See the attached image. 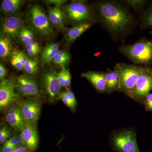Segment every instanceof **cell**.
<instances>
[{
	"label": "cell",
	"mask_w": 152,
	"mask_h": 152,
	"mask_svg": "<svg viewBox=\"0 0 152 152\" xmlns=\"http://www.w3.org/2000/svg\"><path fill=\"white\" fill-rule=\"evenodd\" d=\"M71 83V75L69 70L66 69L65 73L64 87L67 88L70 86Z\"/></svg>",
	"instance_id": "obj_35"
},
{
	"label": "cell",
	"mask_w": 152,
	"mask_h": 152,
	"mask_svg": "<svg viewBox=\"0 0 152 152\" xmlns=\"http://www.w3.org/2000/svg\"><path fill=\"white\" fill-rule=\"evenodd\" d=\"M98 18L111 34H124L134 23L130 13L124 6L113 1H100L96 5Z\"/></svg>",
	"instance_id": "obj_1"
},
{
	"label": "cell",
	"mask_w": 152,
	"mask_h": 152,
	"mask_svg": "<svg viewBox=\"0 0 152 152\" xmlns=\"http://www.w3.org/2000/svg\"><path fill=\"white\" fill-rule=\"evenodd\" d=\"M140 28L142 29H152V2L147 6L146 9L142 15Z\"/></svg>",
	"instance_id": "obj_26"
},
{
	"label": "cell",
	"mask_w": 152,
	"mask_h": 152,
	"mask_svg": "<svg viewBox=\"0 0 152 152\" xmlns=\"http://www.w3.org/2000/svg\"><path fill=\"white\" fill-rule=\"evenodd\" d=\"M39 63L35 58L26 56L24 70L26 74L31 77L37 75L39 72Z\"/></svg>",
	"instance_id": "obj_22"
},
{
	"label": "cell",
	"mask_w": 152,
	"mask_h": 152,
	"mask_svg": "<svg viewBox=\"0 0 152 152\" xmlns=\"http://www.w3.org/2000/svg\"><path fill=\"white\" fill-rule=\"evenodd\" d=\"M26 58V56L23 52L18 50L14 52L10 58V61L13 67L18 70L21 71L23 69Z\"/></svg>",
	"instance_id": "obj_24"
},
{
	"label": "cell",
	"mask_w": 152,
	"mask_h": 152,
	"mask_svg": "<svg viewBox=\"0 0 152 152\" xmlns=\"http://www.w3.org/2000/svg\"><path fill=\"white\" fill-rule=\"evenodd\" d=\"M24 26L21 12L1 18V34L7 36L12 41L18 40L19 33Z\"/></svg>",
	"instance_id": "obj_9"
},
{
	"label": "cell",
	"mask_w": 152,
	"mask_h": 152,
	"mask_svg": "<svg viewBox=\"0 0 152 152\" xmlns=\"http://www.w3.org/2000/svg\"><path fill=\"white\" fill-rule=\"evenodd\" d=\"M28 56L30 57L35 58L37 56L42 52L41 48H30V47H25Z\"/></svg>",
	"instance_id": "obj_30"
},
{
	"label": "cell",
	"mask_w": 152,
	"mask_h": 152,
	"mask_svg": "<svg viewBox=\"0 0 152 152\" xmlns=\"http://www.w3.org/2000/svg\"><path fill=\"white\" fill-rule=\"evenodd\" d=\"M21 95L15 85V79L7 78L1 81L0 83V110H7L20 102Z\"/></svg>",
	"instance_id": "obj_7"
},
{
	"label": "cell",
	"mask_w": 152,
	"mask_h": 152,
	"mask_svg": "<svg viewBox=\"0 0 152 152\" xmlns=\"http://www.w3.org/2000/svg\"><path fill=\"white\" fill-rule=\"evenodd\" d=\"M92 25L93 23H84L65 29L64 39L68 43L73 42L85 32L89 29Z\"/></svg>",
	"instance_id": "obj_17"
},
{
	"label": "cell",
	"mask_w": 152,
	"mask_h": 152,
	"mask_svg": "<svg viewBox=\"0 0 152 152\" xmlns=\"http://www.w3.org/2000/svg\"><path fill=\"white\" fill-rule=\"evenodd\" d=\"M71 56L68 51L65 50H59L57 53L53 62L61 68H66L70 61Z\"/></svg>",
	"instance_id": "obj_25"
},
{
	"label": "cell",
	"mask_w": 152,
	"mask_h": 152,
	"mask_svg": "<svg viewBox=\"0 0 152 152\" xmlns=\"http://www.w3.org/2000/svg\"><path fill=\"white\" fill-rule=\"evenodd\" d=\"M65 92L66 94L67 95L69 99L73 103L77 104V101H76L75 97V96L74 94L69 89H68Z\"/></svg>",
	"instance_id": "obj_36"
},
{
	"label": "cell",
	"mask_w": 152,
	"mask_h": 152,
	"mask_svg": "<svg viewBox=\"0 0 152 152\" xmlns=\"http://www.w3.org/2000/svg\"><path fill=\"white\" fill-rule=\"evenodd\" d=\"M62 10L66 21L72 24L93 23V12L89 6L84 1H75L64 6Z\"/></svg>",
	"instance_id": "obj_5"
},
{
	"label": "cell",
	"mask_w": 152,
	"mask_h": 152,
	"mask_svg": "<svg viewBox=\"0 0 152 152\" xmlns=\"http://www.w3.org/2000/svg\"><path fill=\"white\" fill-rule=\"evenodd\" d=\"M40 83L43 91L49 101L54 102L58 100L62 87L58 73L52 70L46 71L41 75Z\"/></svg>",
	"instance_id": "obj_10"
},
{
	"label": "cell",
	"mask_w": 152,
	"mask_h": 152,
	"mask_svg": "<svg viewBox=\"0 0 152 152\" xmlns=\"http://www.w3.org/2000/svg\"><path fill=\"white\" fill-rule=\"evenodd\" d=\"M150 33L151 34L152 36V31H150Z\"/></svg>",
	"instance_id": "obj_38"
},
{
	"label": "cell",
	"mask_w": 152,
	"mask_h": 152,
	"mask_svg": "<svg viewBox=\"0 0 152 152\" xmlns=\"http://www.w3.org/2000/svg\"><path fill=\"white\" fill-rule=\"evenodd\" d=\"M7 70L1 62L0 63V80L1 81L6 78L7 75Z\"/></svg>",
	"instance_id": "obj_34"
},
{
	"label": "cell",
	"mask_w": 152,
	"mask_h": 152,
	"mask_svg": "<svg viewBox=\"0 0 152 152\" xmlns=\"http://www.w3.org/2000/svg\"><path fill=\"white\" fill-rule=\"evenodd\" d=\"M11 136L10 131L7 126H3L0 130V143H4Z\"/></svg>",
	"instance_id": "obj_29"
},
{
	"label": "cell",
	"mask_w": 152,
	"mask_h": 152,
	"mask_svg": "<svg viewBox=\"0 0 152 152\" xmlns=\"http://www.w3.org/2000/svg\"><path fill=\"white\" fill-rule=\"evenodd\" d=\"M110 141L113 149L117 152H140L134 129L126 128L114 131Z\"/></svg>",
	"instance_id": "obj_6"
},
{
	"label": "cell",
	"mask_w": 152,
	"mask_h": 152,
	"mask_svg": "<svg viewBox=\"0 0 152 152\" xmlns=\"http://www.w3.org/2000/svg\"><path fill=\"white\" fill-rule=\"evenodd\" d=\"M44 2L46 3L48 5H52L55 7H60L64 5L67 1L66 0H46L44 1Z\"/></svg>",
	"instance_id": "obj_32"
},
{
	"label": "cell",
	"mask_w": 152,
	"mask_h": 152,
	"mask_svg": "<svg viewBox=\"0 0 152 152\" xmlns=\"http://www.w3.org/2000/svg\"><path fill=\"white\" fill-rule=\"evenodd\" d=\"M26 21L28 26L42 38H51L54 35L53 27L44 9L37 4L31 5L26 12Z\"/></svg>",
	"instance_id": "obj_2"
},
{
	"label": "cell",
	"mask_w": 152,
	"mask_h": 152,
	"mask_svg": "<svg viewBox=\"0 0 152 152\" xmlns=\"http://www.w3.org/2000/svg\"><path fill=\"white\" fill-rule=\"evenodd\" d=\"M20 136L24 146L30 152L36 151L39 143V137L36 124L26 123L20 131Z\"/></svg>",
	"instance_id": "obj_13"
},
{
	"label": "cell",
	"mask_w": 152,
	"mask_h": 152,
	"mask_svg": "<svg viewBox=\"0 0 152 152\" xmlns=\"http://www.w3.org/2000/svg\"><path fill=\"white\" fill-rule=\"evenodd\" d=\"M3 145L18 148L23 145V142L20 136H15L6 140Z\"/></svg>",
	"instance_id": "obj_28"
},
{
	"label": "cell",
	"mask_w": 152,
	"mask_h": 152,
	"mask_svg": "<svg viewBox=\"0 0 152 152\" xmlns=\"http://www.w3.org/2000/svg\"><path fill=\"white\" fill-rule=\"evenodd\" d=\"M106 82V92L111 93L118 91L119 86V77L118 74L115 70L109 69L105 73Z\"/></svg>",
	"instance_id": "obj_20"
},
{
	"label": "cell",
	"mask_w": 152,
	"mask_h": 152,
	"mask_svg": "<svg viewBox=\"0 0 152 152\" xmlns=\"http://www.w3.org/2000/svg\"><path fill=\"white\" fill-rule=\"evenodd\" d=\"M142 66L118 63L114 67L119 77L118 91L132 97Z\"/></svg>",
	"instance_id": "obj_4"
},
{
	"label": "cell",
	"mask_w": 152,
	"mask_h": 152,
	"mask_svg": "<svg viewBox=\"0 0 152 152\" xmlns=\"http://www.w3.org/2000/svg\"><path fill=\"white\" fill-rule=\"evenodd\" d=\"M18 104L26 123L36 124L41 112V104L38 99H27Z\"/></svg>",
	"instance_id": "obj_12"
},
{
	"label": "cell",
	"mask_w": 152,
	"mask_h": 152,
	"mask_svg": "<svg viewBox=\"0 0 152 152\" xmlns=\"http://www.w3.org/2000/svg\"><path fill=\"white\" fill-rule=\"evenodd\" d=\"M15 82L16 89L21 96L28 99H37L40 96L39 85L32 77L23 74L15 79Z\"/></svg>",
	"instance_id": "obj_11"
},
{
	"label": "cell",
	"mask_w": 152,
	"mask_h": 152,
	"mask_svg": "<svg viewBox=\"0 0 152 152\" xmlns=\"http://www.w3.org/2000/svg\"><path fill=\"white\" fill-rule=\"evenodd\" d=\"M5 119L9 124L18 131H21L26 124L18 104L14 105L7 110Z\"/></svg>",
	"instance_id": "obj_14"
},
{
	"label": "cell",
	"mask_w": 152,
	"mask_h": 152,
	"mask_svg": "<svg viewBox=\"0 0 152 152\" xmlns=\"http://www.w3.org/2000/svg\"><path fill=\"white\" fill-rule=\"evenodd\" d=\"M26 2L23 0H3L1 2V12L4 16L10 15L20 12L22 6Z\"/></svg>",
	"instance_id": "obj_18"
},
{
	"label": "cell",
	"mask_w": 152,
	"mask_h": 152,
	"mask_svg": "<svg viewBox=\"0 0 152 152\" xmlns=\"http://www.w3.org/2000/svg\"><path fill=\"white\" fill-rule=\"evenodd\" d=\"M48 15L51 23L54 28L58 31L65 30V18L62 10L59 7L48 6Z\"/></svg>",
	"instance_id": "obj_15"
},
{
	"label": "cell",
	"mask_w": 152,
	"mask_h": 152,
	"mask_svg": "<svg viewBox=\"0 0 152 152\" xmlns=\"http://www.w3.org/2000/svg\"><path fill=\"white\" fill-rule=\"evenodd\" d=\"M145 109L148 111L152 112V94L150 93L146 96L143 102Z\"/></svg>",
	"instance_id": "obj_31"
},
{
	"label": "cell",
	"mask_w": 152,
	"mask_h": 152,
	"mask_svg": "<svg viewBox=\"0 0 152 152\" xmlns=\"http://www.w3.org/2000/svg\"><path fill=\"white\" fill-rule=\"evenodd\" d=\"M59 45L56 43H51L46 45L41 57V64L42 66L49 64L53 61L59 51Z\"/></svg>",
	"instance_id": "obj_19"
},
{
	"label": "cell",
	"mask_w": 152,
	"mask_h": 152,
	"mask_svg": "<svg viewBox=\"0 0 152 152\" xmlns=\"http://www.w3.org/2000/svg\"><path fill=\"white\" fill-rule=\"evenodd\" d=\"M81 77L88 80L98 92L102 93L105 92L106 82L105 73L88 71L82 73Z\"/></svg>",
	"instance_id": "obj_16"
},
{
	"label": "cell",
	"mask_w": 152,
	"mask_h": 152,
	"mask_svg": "<svg viewBox=\"0 0 152 152\" xmlns=\"http://www.w3.org/2000/svg\"><path fill=\"white\" fill-rule=\"evenodd\" d=\"M151 90L152 68L143 66L131 98L140 103L143 104L146 96Z\"/></svg>",
	"instance_id": "obj_8"
},
{
	"label": "cell",
	"mask_w": 152,
	"mask_h": 152,
	"mask_svg": "<svg viewBox=\"0 0 152 152\" xmlns=\"http://www.w3.org/2000/svg\"><path fill=\"white\" fill-rule=\"evenodd\" d=\"M12 41L7 36H0V57L3 60L10 58L14 52Z\"/></svg>",
	"instance_id": "obj_21"
},
{
	"label": "cell",
	"mask_w": 152,
	"mask_h": 152,
	"mask_svg": "<svg viewBox=\"0 0 152 152\" xmlns=\"http://www.w3.org/2000/svg\"><path fill=\"white\" fill-rule=\"evenodd\" d=\"M120 52L132 62L146 66L152 65V41L141 39L132 45L121 46Z\"/></svg>",
	"instance_id": "obj_3"
},
{
	"label": "cell",
	"mask_w": 152,
	"mask_h": 152,
	"mask_svg": "<svg viewBox=\"0 0 152 152\" xmlns=\"http://www.w3.org/2000/svg\"><path fill=\"white\" fill-rule=\"evenodd\" d=\"M12 152H30L24 146H22L19 147L18 148H17L16 149L14 150Z\"/></svg>",
	"instance_id": "obj_37"
},
{
	"label": "cell",
	"mask_w": 152,
	"mask_h": 152,
	"mask_svg": "<svg viewBox=\"0 0 152 152\" xmlns=\"http://www.w3.org/2000/svg\"><path fill=\"white\" fill-rule=\"evenodd\" d=\"M66 68H62L60 72L58 73V78L62 87H64L65 73Z\"/></svg>",
	"instance_id": "obj_33"
},
{
	"label": "cell",
	"mask_w": 152,
	"mask_h": 152,
	"mask_svg": "<svg viewBox=\"0 0 152 152\" xmlns=\"http://www.w3.org/2000/svg\"><path fill=\"white\" fill-rule=\"evenodd\" d=\"M125 1L135 10L138 12L143 9L148 4L147 1L144 0H127Z\"/></svg>",
	"instance_id": "obj_27"
},
{
	"label": "cell",
	"mask_w": 152,
	"mask_h": 152,
	"mask_svg": "<svg viewBox=\"0 0 152 152\" xmlns=\"http://www.w3.org/2000/svg\"><path fill=\"white\" fill-rule=\"evenodd\" d=\"M35 32L28 26H24L19 33L18 40L25 46L34 40Z\"/></svg>",
	"instance_id": "obj_23"
}]
</instances>
